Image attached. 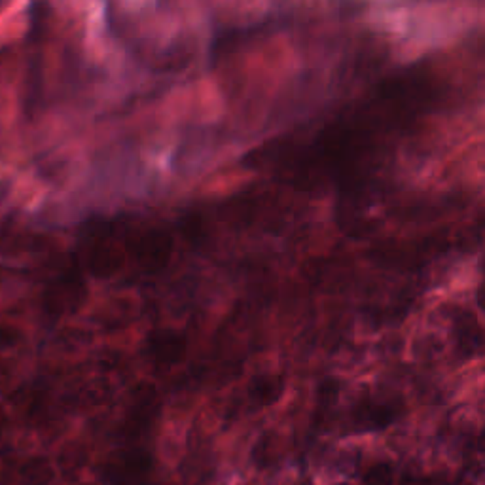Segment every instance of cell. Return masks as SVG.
Wrapping results in <instances>:
<instances>
[{"mask_svg":"<svg viewBox=\"0 0 485 485\" xmlns=\"http://www.w3.org/2000/svg\"><path fill=\"white\" fill-rule=\"evenodd\" d=\"M150 351L154 355L156 364L160 366H175L184 358L186 341L180 334L175 332H156L150 337Z\"/></svg>","mask_w":485,"mask_h":485,"instance_id":"1","label":"cell"},{"mask_svg":"<svg viewBox=\"0 0 485 485\" xmlns=\"http://www.w3.org/2000/svg\"><path fill=\"white\" fill-rule=\"evenodd\" d=\"M284 391V381L281 378L273 375H260L255 378L249 385L250 398L258 402L260 406H271L281 398Z\"/></svg>","mask_w":485,"mask_h":485,"instance_id":"2","label":"cell"},{"mask_svg":"<svg viewBox=\"0 0 485 485\" xmlns=\"http://www.w3.org/2000/svg\"><path fill=\"white\" fill-rule=\"evenodd\" d=\"M392 481H395L392 467L387 462H381V464H375L368 470L364 479H362V485H392Z\"/></svg>","mask_w":485,"mask_h":485,"instance_id":"3","label":"cell"},{"mask_svg":"<svg viewBox=\"0 0 485 485\" xmlns=\"http://www.w3.org/2000/svg\"><path fill=\"white\" fill-rule=\"evenodd\" d=\"M337 395H339V381L336 378H326L317 389V402L320 404V408H330L337 400Z\"/></svg>","mask_w":485,"mask_h":485,"instance_id":"4","label":"cell"},{"mask_svg":"<svg viewBox=\"0 0 485 485\" xmlns=\"http://www.w3.org/2000/svg\"><path fill=\"white\" fill-rule=\"evenodd\" d=\"M364 419L373 426V428H385L392 419L391 409L383 408V406H368L364 409Z\"/></svg>","mask_w":485,"mask_h":485,"instance_id":"5","label":"cell"},{"mask_svg":"<svg viewBox=\"0 0 485 485\" xmlns=\"http://www.w3.org/2000/svg\"><path fill=\"white\" fill-rule=\"evenodd\" d=\"M156 398V389L152 383L142 381L133 389V400H135V408H150Z\"/></svg>","mask_w":485,"mask_h":485,"instance_id":"6","label":"cell"},{"mask_svg":"<svg viewBox=\"0 0 485 485\" xmlns=\"http://www.w3.org/2000/svg\"><path fill=\"white\" fill-rule=\"evenodd\" d=\"M269 450H271V440H269V436H262L258 440V444L255 445V450H252V461L258 467H266L267 461H269V455H271Z\"/></svg>","mask_w":485,"mask_h":485,"instance_id":"7","label":"cell"},{"mask_svg":"<svg viewBox=\"0 0 485 485\" xmlns=\"http://www.w3.org/2000/svg\"><path fill=\"white\" fill-rule=\"evenodd\" d=\"M400 485H426V481L423 478H417V476H404L402 481H400Z\"/></svg>","mask_w":485,"mask_h":485,"instance_id":"8","label":"cell"},{"mask_svg":"<svg viewBox=\"0 0 485 485\" xmlns=\"http://www.w3.org/2000/svg\"><path fill=\"white\" fill-rule=\"evenodd\" d=\"M339 485H349V484H339Z\"/></svg>","mask_w":485,"mask_h":485,"instance_id":"9","label":"cell"}]
</instances>
